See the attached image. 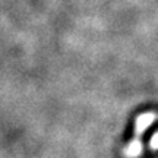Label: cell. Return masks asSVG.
Returning a JSON list of instances; mask_svg holds the SVG:
<instances>
[{"label":"cell","mask_w":158,"mask_h":158,"mask_svg":"<svg viewBox=\"0 0 158 158\" xmlns=\"http://www.w3.org/2000/svg\"><path fill=\"white\" fill-rule=\"evenodd\" d=\"M154 120H155V114L154 113H147V114H142L138 117L135 123V130L136 133H142V132H145V130L154 123Z\"/></svg>","instance_id":"6da1fadb"},{"label":"cell","mask_w":158,"mask_h":158,"mask_svg":"<svg viewBox=\"0 0 158 158\" xmlns=\"http://www.w3.org/2000/svg\"><path fill=\"white\" fill-rule=\"evenodd\" d=\"M141 151H142V145L139 141H132L129 145L126 147V155L130 158L138 157V155L141 154Z\"/></svg>","instance_id":"7a4b0ae2"},{"label":"cell","mask_w":158,"mask_h":158,"mask_svg":"<svg viewBox=\"0 0 158 158\" xmlns=\"http://www.w3.org/2000/svg\"><path fill=\"white\" fill-rule=\"evenodd\" d=\"M155 145H157V135H152V138H151V147H152V149H155Z\"/></svg>","instance_id":"3957f363"}]
</instances>
